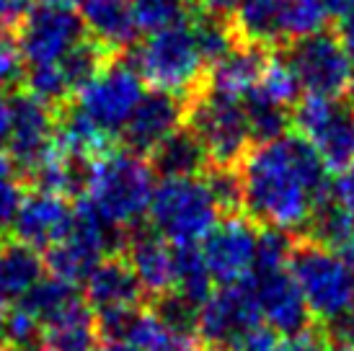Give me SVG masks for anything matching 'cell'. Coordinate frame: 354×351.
Returning <instances> with one entry per match:
<instances>
[{
  "mask_svg": "<svg viewBox=\"0 0 354 351\" xmlns=\"http://www.w3.org/2000/svg\"><path fill=\"white\" fill-rule=\"evenodd\" d=\"M241 209L259 227L305 235L318 205L328 199V168L300 135L256 142L238 163Z\"/></svg>",
  "mask_w": 354,
  "mask_h": 351,
  "instance_id": "1",
  "label": "cell"
},
{
  "mask_svg": "<svg viewBox=\"0 0 354 351\" xmlns=\"http://www.w3.org/2000/svg\"><path fill=\"white\" fill-rule=\"evenodd\" d=\"M86 202L117 230H132L148 215L156 191V173L148 158L109 147L86 168Z\"/></svg>",
  "mask_w": 354,
  "mask_h": 351,
  "instance_id": "2",
  "label": "cell"
},
{
  "mask_svg": "<svg viewBox=\"0 0 354 351\" xmlns=\"http://www.w3.org/2000/svg\"><path fill=\"white\" fill-rule=\"evenodd\" d=\"M287 266L308 310L321 325H334L349 312L354 300V272L339 251L308 235H297Z\"/></svg>",
  "mask_w": 354,
  "mask_h": 351,
  "instance_id": "3",
  "label": "cell"
},
{
  "mask_svg": "<svg viewBox=\"0 0 354 351\" xmlns=\"http://www.w3.org/2000/svg\"><path fill=\"white\" fill-rule=\"evenodd\" d=\"M135 68L156 91L194 98L207 83V62L199 52L192 21H181L166 29L150 31L135 52Z\"/></svg>",
  "mask_w": 354,
  "mask_h": 351,
  "instance_id": "4",
  "label": "cell"
},
{
  "mask_svg": "<svg viewBox=\"0 0 354 351\" xmlns=\"http://www.w3.org/2000/svg\"><path fill=\"white\" fill-rule=\"evenodd\" d=\"M223 215L207 176L163 178L148 207L150 225L160 238L176 245H197L205 240Z\"/></svg>",
  "mask_w": 354,
  "mask_h": 351,
  "instance_id": "5",
  "label": "cell"
},
{
  "mask_svg": "<svg viewBox=\"0 0 354 351\" xmlns=\"http://www.w3.org/2000/svg\"><path fill=\"white\" fill-rule=\"evenodd\" d=\"M187 124L202 140L212 166L236 168L254 147L243 101L207 86L187 101Z\"/></svg>",
  "mask_w": 354,
  "mask_h": 351,
  "instance_id": "6",
  "label": "cell"
},
{
  "mask_svg": "<svg viewBox=\"0 0 354 351\" xmlns=\"http://www.w3.org/2000/svg\"><path fill=\"white\" fill-rule=\"evenodd\" d=\"M122 243H124V233L109 225L83 199L73 212V225L65 238L47 251V269L62 282L80 284L86 282V276L93 272L96 263L111 254H119Z\"/></svg>",
  "mask_w": 354,
  "mask_h": 351,
  "instance_id": "7",
  "label": "cell"
},
{
  "mask_svg": "<svg viewBox=\"0 0 354 351\" xmlns=\"http://www.w3.org/2000/svg\"><path fill=\"white\" fill-rule=\"evenodd\" d=\"M145 96L142 75L135 62L124 55H114L93 78L73 96V106L83 117H88L101 132L117 137L138 108L140 98Z\"/></svg>",
  "mask_w": 354,
  "mask_h": 351,
  "instance_id": "8",
  "label": "cell"
},
{
  "mask_svg": "<svg viewBox=\"0 0 354 351\" xmlns=\"http://www.w3.org/2000/svg\"><path fill=\"white\" fill-rule=\"evenodd\" d=\"M142 300L145 292L122 251L106 256L86 276V303L96 315L99 333L109 341H119L132 315L142 307Z\"/></svg>",
  "mask_w": 354,
  "mask_h": 351,
  "instance_id": "9",
  "label": "cell"
},
{
  "mask_svg": "<svg viewBox=\"0 0 354 351\" xmlns=\"http://www.w3.org/2000/svg\"><path fill=\"white\" fill-rule=\"evenodd\" d=\"M292 124L297 135L315 147L328 171L339 173L354 166V114L339 106L336 98L308 93L295 104Z\"/></svg>",
  "mask_w": 354,
  "mask_h": 351,
  "instance_id": "10",
  "label": "cell"
},
{
  "mask_svg": "<svg viewBox=\"0 0 354 351\" xmlns=\"http://www.w3.org/2000/svg\"><path fill=\"white\" fill-rule=\"evenodd\" d=\"M13 34L26 65L57 62L88 37L80 13H75L70 6H57L47 0L31 6L26 16L13 26Z\"/></svg>",
  "mask_w": 354,
  "mask_h": 351,
  "instance_id": "11",
  "label": "cell"
},
{
  "mask_svg": "<svg viewBox=\"0 0 354 351\" xmlns=\"http://www.w3.org/2000/svg\"><path fill=\"white\" fill-rule=\"evenodd\" d=\"M297 83L310 96H342L354 75V62L346 55L342 39L331 31H318L313 37L292 41L285 52Z\"/></svg>",
  "mask_w": 354,
  "mask_h": 351,
  "instance_id": "12",
  "label": "cell"
},
{
  "mask_svg": "<svg viewBox=\"0 0 354 351\" xmlns=\"http://www.w3.org/2000/svg\"><path fill=\"white\" fill-rule=\"evenodd\" d=\"M57 111L31 93H16L10 98V129L6 140V153L10 155L19 173L29 181V176L47 160L55 147Z\"/></svg>",
  "mask_w": 354,
  "mask_h": 351,
  "instance_id": "13",
  "label": "cell"
},
{
  "mask_svg": "<svg viewBox=\"0 0 354 351\" xmlns=\"http://www.w3.org/2000/svg\"><path fill=\"white\" fill-rule=\"evenodd\" d=\"M259 254V225L246 215H227L202 240V256L212 279L223 287L251 279Z\"/></svg>",
  "mask_w": 354,
  "mask_h": 351,
  "instance_id": "14",
  "label": "cell"
},
{
  "mask_svg": "<svg viewBox=\"0 0 354 351\" xmlns=\"http://www.w3.org/2000/svg\"><path fill=\"white\" fill-rule=\"evenodd\" d=\"M259 323L264 321H261V312L256 307L254 292H251L248 282L227 284L199 305L194 333L209 349H233L238 339Z\"/></svg>",
  "mask_w": 354,
  "mask_h": 351,
  "instance_id": "15",
  "label": "cell"
},
{
  "mask_svg": "<svg viewBox=\"0 0 354 351\" xmlns=\"http://www.w3.org/2000/svg\"><path fill=\"white\" fill-rule=\"evenodd\" d=\"M248 287L254 292L261 321L269 328H274L277 333H285V336H295V333L310 328L313 315L305 305V297L292 272H290V266L256 263L254 274L248 279Z\"/></svg>",
  "mask_w": 354,
  "mask_h": 351,
  "instance_id": "16",
  "label": "cell"
},
{
  "mask_svg": "<svg viewBox=\"0 0 354 351\" xmlns=\"http://www.w3.org/2000/svg\"><path fill=\"white\" fill-rule=\"evenodd\" d=\"M73 212L75 207H70L68 196L34 189L31 194H24L21 199L16 217L10 222V233L16 240L37 251H50L70 230Z\"/></svg>",
  "mask_w": 354,
  "mask_h": 351,
  "instance_id": "17",
  "label": "cell"
},
{
  "mask_svg": "<svg viewBox=\"0 0 354 351\" xmlns=\"http://www.w3.org/2000/svg\"><path fill=\"white\" fill-rule=\"evenodd\" d=\"M122 256L127 258L129 269L138 276L142 292L150 303L174 292V279H176V251L168 245L166 238L150 227H132L124 235Z\"/></svg>",
  "mask_w": 354,
  "mask_h": 351,
  "instance_id": "18",
  "label": "cell"
},
{
  "mask_svg": "<svg viewBox=\"0 0 354 351\" xmlns=\"http://www.w3.org/2000/svg\"><path fill=\"white\" fill-rule=\"evenodd\" d=\"M187 122V101L166 93V91H150L140 98L138 108L132 111L129 122L122 129L127 150L148 158L166 137H171Z\"/></svg>",
  "mask_w": 354,
  "mask_h": 351,
  "instance_id": "19",
  "label": "cell"
},
{
  "mask_svg": "<svg viewBox=\"0 0 354 351\" xmlns=\"http://www.w3.org/2000/svg\"><path fill=\"white\" fill-rule=\"evenodd\" d=\"M80 21L109 55H124L140 31L129 0H80Z\"/></svg>",
  "mask_w": 354,
  "mask_h": 351,
  "instance_id": "20",
  "label": "cell"
},
{
  "mask_svg": "<svg viewBox=\"0 0 354 351\" xmlns=\"http://www.w3.org/2000/svg\"><path fill=\"white\" fill-rule=\"evenodd\" d=\"M99 323L83 297H75L59 312L41 323V351H96Z\"/></svg>",
  "mask_w": 354,
  "mask_h": 351,
  "instance_id": "21",
  "label": "cell"
},
{
  "mask_svg": "<svg viewBox=\"0 0 354 351\" xmlns=\"http://www.w3.org/2000/svg\"><path fill=\"white\" fill-rule=\"evenodd\" d=\"M44 279L41 251L10 238H0V307L19 303Z\"/></svg>",
  "mask_w": 354,
  "mask_h": 351,
  "instance_id": "22",
  "label": "cell"
},
{
  "mask_svg": "<svg viewBox=\"0 0 354 351\" xmlns=\"http://www.w3.org/2000/svg\"><path fill=\"white\" fill-rule=\"evenodd\" d=\"M272 52L254 44H238L230 49L225 57L217 59L212 68L207 70V83L209 91H217L223 96L243 98L251 93V88L259 83V75L266 65V57Z\"/></svg>",
  "mask_w": 354,
  "mask_h": 351,
  "instance_id": "23",
  "label": "cell"
},
{
  "mask_svg": "<svg viewBox=\"0 0 354 351\" xmlns=\"http://www.w3.org/2000/svg\"><path fill=\"white\" fill-rule=\"evenodd\" d=\"M153 173L163 178H184V176H205L209 171V155H207L202 140L194 135V129L184 122L171 137L148 155Z\"/></svg>",
  "mask_w": 354,
  "mask_h": 351,
  "instance_id": "24",
  "label": "cell"
},
{
  "mask_svg": "<svg viewBox=\"0 0 354 351\" xmlns=\"http://www.w3.org/2000/svg\"><path fill=\"white\" fill-rule=\"evenodd\" d=\"M225 19L230 21V29L236 34L238 44H254L264 49L285 44L282 0H246Z\"/></svg>",
  "mask_w": 354,
  "mask_h": 351,
  "instance_id": "25",
  "label": "cell"
},
{
  "mask_svg": "<svg viewBox=\"0 0 354 351\" xmlns=\"http://www.w3.org/2000/svg\"><path fill=\"white\" fill-rule=\"evenodd\" d=\"M176 279L174 292L194 305H202L212 294V274L207 269L202 248L197 245H176Z\"/></svg>",
  "mask_w": 354,
  "mask_h": 351,
  "instance_id": "26",
  "label": "cell"
},
{
  "mask_svg": "<svg viewBox=\"0 0 354 351\" xmlns=\"http://www.w3.org/2000/svg\"><path fill=\"white\" fill-rule=\"evenodd\" d=\"M328 10L324 0H282V34L285 44L326 31Z\"/></svg>",
  "mask_w": 354,
  "mask_h": 351,
  "instance_id": "27",
  "label": "cell"
},
{
  "mask_svg": "<svg viewBox=\"0 0 354 351\" xmlns=\"http://www.w3.org/2000/svg\"><path fill=\"white\" fill-rule=\"evenodd\" d=\"M140 31H158L189 19L197 0H129Z\"/></svg>",
  "mask_w": 354,
  "mask_h": 351,
  "instance_id": "28",
  "label": "cell"
},
{
  "mask_svg": "<svg viewBox=\"0 0 354 351\" xmlns=\"http://www.w3.org/2000/svg\"><path fill=\"white\" fill-rule=\"evenodd\" d=\"M24 176L6 150H0V233H6L24 199Z\"/></svg>",
  "mask_w": 354,
  "mask_h": 351,
  "instance_id": "29",
  "label": "cell"
},
{
  "mask_svg": "<svg viewBox=\"0 0 354 351\" xmlns=\"http://www.w3.org/2000/svg\"><path fill=\"white\" fill-rule=\"evenodd\" d=\"M24 57H21L19 41L13 34V26L0 23V91L13 88L24 80Z\"/></svg>",
  "mask_w": 354,
  "mask_h": 351,
  "instance_id": "30",
  "label": "cell"
},
{
  "mask_svg": "<svg viewBox=\"0 0 354 351\" xmlns=\"http://www.w3.org/2000/svg\"><path fill=\"white\" fill-rule=\"evenodd\" d=\"M230 351H282V341L274 328H269L266 323H259L248 333H243Z\"/></svg>",
  "mask_w": 354,
  "mask_h": 351,
  "instance_id": "31",
  "label": "cell"
},
{
  "mask_svg": "<svg viewBox=\"0 0 354 351\" xmlns=\"http://www.w3.org/2000/svg\"><path fill=\"white\" fill-rule=\"evenodd\" d=\"M282 351H336V349L328 331L321 325V328H305V331L290 336V341L282 343Z\"/></svg>",
  "mask_w": 354,
  "mask_h": 351,
  "instance_id": "32",
  "label": "cell"
},
{
  "mask_svg": "<svg viewBox=\"0 0 354 351\" xmlns=\"http://www.w3.org/2000/svg\"><path fill=\"white\" fill-rule=\"evenodd\" d=\"M331 199L354 217V166L339 171L336 181L331 184Z\"/></svg>",
  "mask_w": 354,
  "mask_h": 351,
  "instance_id": "33",
  "label": "cell"
},
{
  "mask_svg": "<svg viewBox=\"0 0 354 351\" xmlns=\"http://www.w3.org/2000/svg\"><path fill=\"white\" fill-rule=\"evenodd\" d=\"M31 6H34V0H0V23L16 26Z\"/></svg>",
  "mask_w": 354,
  "mask_h": 351,
  "instance_id": "34",
  "label": "cell"
},
{
  "mask_svg": "<svg viewBox=\"0 0 354 351\" xmlns=\"http://www.w3.org/2000/svg\"><path fill=\"white\" fill-rule=\"evenodd\" d=\"M246 0H197L199 8L212 10V13H220V16H230L236 8H241Z\"/></svg>",
  "mask_w": 354,
  "mask_h": 351,
  "instance_id": "35",
  "label": "cell"
},
{
  "mask_svg": "<svg viewBox=\"0 0 354 351\" xmlns=\"http://www.w3.org/2000/svg\"><path fill=\"white\" fill-rule=\"evenodd\" d=\"M339 39H342V44H344L346 55L352 57L354 62V10L349 13V16H344L342 19V23H339V34H336Z\"/></svg>",
  "mask_w": 354,
  "mask_h": 351,
  "instance_id": "36",
  "label": "cell"
},
{
  "mask_svg": "<svg viewBox=\"0 0 354 351\" xmlns=\"http://www.w3.org/2000/svg\"><path fill=\"white\" fill-rule=\"evenodd\" d=\"M8 129H10V101L0 91V145L8 140Z\"/></svg>",
  "mask_w": 354,
  "mask_h": 351,
  "instance_id": "37",
  "label": "cell"
},
{
  "mask_svg": "<svg viewBox=\"0 0 354 351\" xmlns=\"http://www.w3.org/2000/svg\"><path fill=\"white\" fill-rule=\"evenodd\" d=\"M324 6L331 16L344 19V16H349V13L354 10V0H324Z\"/></svg>",
  "mask_w": 354,
  "mask_h": 351,
  "instance_id": "38",
  "label": "cell"
},
{
  "mask_svg": "<svg viewBox=\"0 0 354 351\" xmlns=\"http://www.w3.org/2000/svg\"><path fill=\"white\" fill-rule=\"evenodd\" d=\"M339 254L344 256V258H346V263H349V266H352V272H354V230H352V235H349V238H346V243L342 245V251H339Z\"/></svg>",
  "mask_w": 354,
  "mask_h": 351,
  "instance_id": "39",
  "label": "cell"
},
{
  "mask_svg": "<svg viewBox=\"0 0 354 351\" xmlns=\"http://www.w3.org/2000/svg\"><path fill=\"white\" fill-rule=\"evenodd\" d=\"M0 351H41V349L31 346V343H13V341H8V343H3V346H0Z\"/></svg>",
  "mask_w": 354,
  "mask_h": 351,
  "instance_id": "40",
  "label": "cell"
},
{
  "mask_svg": "<svg viewBox=\"0 0 354 351\" xmlns=\"http://www.w3.org/2000/svg\"><path fill=\"white\" fill-rule=\"evenodd\" d=\"M8 343V325H6V307H0V346Z\"/></svg>",
  "mask_w": 354,
  "mask_h": 351,
  "instance_id": "41",
  "label": "cell"
},
{
  "mask_svg": "<svg viewBox=\"0 0 354 351\" xmlns=\"http://www.w3.org/2000/svg\"><path fill=\"white\" fill-rule=\"evenodd\" d=\"M344 96H346V108L354 114V75H352V80H349V86H346Z\"/></svg>",
  "mask_w": 354,
  "mask_h": 351,
  "instance_id": "42",
  "label": "cell"
},
{
  "mask_svg": "<svg viewBox=\"0 0 354 351\" xmlns=\"http://www.w3.org/2000/svg\"><path fill=\"white\" fill-rule=\"evenodd\" d=\"M96 351H132V349L119 341H109L106 346H96Z\"/></svg>",
  "mask_w": 354,
  "mask_h": 351,
  "instance_id": "43",
  "label": "cell"
},
{
  "mask_svg": "<svg viewBox=\"0 0 354 351\" xmlns=\"http://www.w3.org/2000/svg\"><path fill=\"white\" fill-rule=\"evenodd\" d=\"M47 3H57V6H70V8H73V6L80 3V0H47Z\"/></svg>",
  "mask_w": 354,
  "mask_h": 351,
  "instance_id": "44",
  "label": "cell"
},
{
  "mask_svg": "<svg viewBox=\"0 0 354 351\" xmlns=\"http://www.w3.org/2000/svg\"><path fill=\"white\" fill-rule=\"evenodd\" d=\"M346 318L354 323V300H352V307H349V312H346Z\"/></svg>",
  "mask_w": 354,
  "mask_h": 351,
  "instance_id": "45",
  "label": "cell"
},
{
  "mask_svg": "<svg viewBox=\"0 0 354 351\" xmlns=\"http://www.w3.org/2000/svg\"><path fill=\"white\" fill-rule=\"evenodd\" d=\"M207 351H230V349H207Z\"/></svg>",
  "mask_w": 354,
  "mask_h": 351,
  "instance_id": "46",
  "label": "cell"
}]
</instances>
